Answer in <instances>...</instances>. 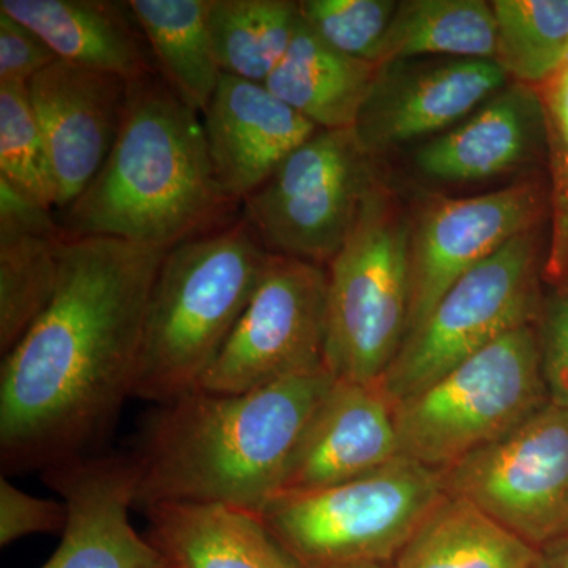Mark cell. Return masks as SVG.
<instances>
[{"label":"cell","mask_w":568,"mask_h":568,"mask_svg":"<svg viewBox=\"0 0 568 568\" xmlns=\"http://www.w3.org/2000/svg\"><path fill=\"white\" fill-rule=\"evenodd\" d=\"M549 403L540 336L525 325L395 403L399 454L435 470L496 443Z\"/></svg>","instance_id":"52a82bcc"},{"label":"cell","mask_w":568,"mask_h":568,"mask_svg":"<svg viewBox=\"0 0 568 568\" xmlns=\"http://www.w3.org/2000/svg\"><path fill=\"white\" fill-rule=\"evenodd\" d=\"M541 205L540 186L526 181L477 196L429 200L410 233L406 338L462 276L518 235L536 230Z\"/></svg>","instance_id":"7c38bea8"},{"label":"cell","mask_w":568,"mask_h":568,"mask_svg":"<svg viewBox=\"0 0 568 568\" xmlns=\"http://www.w3.org/2000/svg\"><path fill=\"white\" fill-rule=\"evenodd\" d=\"M558 74H566V77H568V59L566 65H564V69L560 70Z\"/></svg>","instance_id":"d590c367"},{"label":"cell","mask_w":568,"mask_h":568,"mask_svg":"<svg viewBox=\"0 0 568 568\" xmlns=\"http://www.w3.org/2000/svg\"><path fill=\"white\" fill-rule=\"evenodd\" d=\"M536 568H568V537L541 548Z\"/></svg>","instance_id":"836d02e7"},{"label":"cell","mask_w":568,"mask_h":568,"mask_svg":"<svg viewBox=\"0 0 568 568\" xmlns=\"http://www.w3.org/2000/svg\"><path fill=\"white\" fill-rule=\"evenodd\" d=\"M508 80L503 67L489 59H444L414 69L398 62L377 67L355 136L375 160L387 149L447 132Z\"/></svg>","instance_id":"4fadbf2b"},{"label":"cell","mask_w":568,"mask_h":568,"mask_svg":"<svg viewBox=\"0 0 568 568\" xmlns=\"http://www.w3.org/2000/svg\"><path fill=\"white\" fill-rule=\"evenodd\" d=\"M540 549L463 497L444 496L394 560L395 568H536Z\"/></svg>","instance_id":"603a6c76"},{"label":"cell","mask_w":568,"mask_h":568,"mask_svg":"<svg viewBox=\"0 0 568 568\" xmlns=\"http://www.w3.org/2000/svg\"><path fill=\"white\" fill-rule=\"evenodd\" d=\"M354 130H317L241 205L263 248L327 267L377 182Z\"/></svg>","instance_id":"ba28073f"},{"label":"cell","mask_w":568,"mask_h":568,"mask_svg":"<svg viewBox=\"0 0 568 568\" xmlns=\"http://www.w3.org/2000/svg\"><path fill=\"white\" fill-rule=\"evenodd\" d=\"M463 497L541 549L568 537V406L549 402L514 432L439 470Z\"/></svg>","instance_id":"8fae6325"},{"label":"cell","mask_w":568,"mask_h":568,"mask_svg":"<svg viewBox=\"0 0 568 568\" xmlns=\"http://www.w3.org/2000/svg\"><path fill=\"white\" fill-rule=\"evenodd\" d=\"M541 145H547V115L540 92L510 82L465 121L426 141L414 162L435 181H487L526 166Z\"/></svg>","instance_id":"ac0fdd59"},{"label":"cell","mask_w":568,"mask_h":568,"mask_svg":"<svg viewBox=\"0 0 568 568\" xmlns=\"http://www.w3.org/2000/svg\"><path fill=\"white\" fill-rule=\"evenodd\" d=\"M0 178L58 211L50 156L24 85H0Z\"/></svg>","instance_id":"83f0119b"},{"label":"cell","mask_w":568,"mask_h":568,"mask_svg":"<svg viewBox=\"0 0 568 568\" xmlns=\"http://www.w3.org/2000/svg\"><path fill=\"white\" fill-rule=\"evenodd\" d=\"M377 67L347 58L317 39L298 14L286 54L264 82L320 130H349L357 122Z\"/></svg>","instance_id":"7402d4cb"},{"label":"cell","mask_w":568,"mask_h":568,"mask_svg":"<svg viewBox=\"0 0 568 568\" xmlns=\"http://www.w3.org/2000/svg\"><path fill=\"white\" fill-rule=\"evenodd\" d=\"M130 82L58 59L28 84L58 189L70 207L102 170L118 141Z\"/></svg>","instance_id":"5bb4252c"},{"label":"cell","mask_w":568,"mask_h":568,"mask_svg":"<svg viewBox=\"0 0 568 568\" xmlns=\"http://www.w3.org/2000/svg\"><path fill=\"white\" fill-rule=\"evenodd\" d=\"M267 257L241 215L168 250L145 312L134 398L164 405L200 388Z\"/></svg>","instance_id":"277c9868"},{"label":"cell","mask_w":568,"mask_h":568,"mask_svg":"<svg viewBox=\"0 0 568 568\" xmlns=\"http://www.w3.org/2000/svg\"><path fill=\"white\" fill-rule=\"evenodd\" d=\"M156 70L186 106L203 114L222 78L211 31V0H129Z\"/></svg>","instance_id":"cb8c5ba5"},{"label":"cell","mask_w":568,"mask_h":568,"mask_svg":"<svg viewBox=\"0 0 568 568\" xmlns=\"http://www.w3.org/2000/svg\"><path fill=\"white\" fill-rule=\"evenodd\" d=\"M67 517L65 504L29 495L7 476L0 478V547L37 534L63 532Z\"/></svg>","instance_id":"4dcf8cb0"},{"label":"cell","mask_w":568,"mask_h":568,"mask_svg":"<svg viewBox=\"0 0 568 568\" xmlns=\"http://www.w3.org/2000/svg\"><path fill=\"white\" fill-rule=\"evenodd\" d=\"M144 514L148 538L171 568H298L248 511L160 504Z\"/></svg>","instance_id":"44dd1931"},{"label":"cell","mask_w":568,"mask_h":568,"mask_svg":"<svg viewBox=\"0 0 568 568\" xmlns=\"http://www.w3.org/2000/svg\"><path fill=\"white\" fill-rule=\"evenodd\" d=\"M538 336L549 402L568 406V282L549 302Z\"/></svg>","instance_id":"d6a6232c"},{"label":"cell","mask_w":568,"mask_h":568,"mask_svg":"<svg viewBox=\"0 0 568 568\" xmlns=\"http://www.w3.org/2000/svg\"><path fill=\"white\" fill-rule=\"evenodd\" d=\"M298 22V2L211 0L209 31L224 74L264 84L282 62Z\"/></svg>","instance_id":"484cf974"},{"label":"cell","mask_w":568,"mask_h":568,"mask_svg":"<svg viewBox=\"0 0 568 568\" xmlns=\"http://www.w3.org/2000/svg\"><path fill=\"white\" fill-rule=\"evenodd\" d=\"M39 33L0 11V85H24L58 61Z\"/></svg>","instance_id":"1f68e13d"},{"label":"cell","mask_w":568,"mask_h":568,"mask_svg":"<svg viewBox=\"0 0 568 568\" xmlns=\"http://www.w3.org/2000/svg\"><path fill=\"white\" fill-rule=\"evenodd\" d=\"M67 506L61 545L41 568H171L130 521L138 477L132 455H91L43 470Z\"/></svg>","instance_id":"9a60e30c"},{"label":"cell","mask_w":568,"mask_h":568,"mask_svg":"<svg viewBox=\"0 0 568 568\" xmlns=\"http://www.w3.org/2000/svg\"><path fill=\"white\" fill-rule=\"evenodd\" d=\"M444 496L439 470L398 457L335 487L282 493L257 518L298 568L394 564Z\"/></svg>","instance_id":"5b68a950"},{"label":"cell","mask_w":568,"mask_h":568,"mask_svg":"<svg viewBox=\"0 0 568 568\" xmlns=\"http://www.w3.org/2000/svg\"><path fill=\"white\" fill-rule=\"evenodd\" d=\"M413 222L379 181L327 265L325 368L338 381L381 383L405 343Z\"/></svg>","instance_id":"8992f818"},{"label":"cell","mask_w":568,"mask_h":568,"mask_svg":"<svg viewBox=\"0 0 568 568\" xmlns=\"http://www.w3.org/2000/svg\"><path fill=\"white\" fill-rule=\"evenodd\" d=\"M328 272L268 254L256 290L201 381V390L244 394L325 366Z\"/></svg>","instance_id":"30bf717a"},{"label":"cell","mask_w":568,"mask_h":568,"mask_svg":"<svg viewBox=\"0 0 568 568\" xmlns=\"http://www.w3.org/2000/svg\"><path fill=\"white\" fill-rule=\"evenodd\" d=\"M396 7L394 0H304L298 14L332 50L377 67Z\"/></svg>","instance_id":"f1b7e54d"},{"label":"cell","mask_w":568,"mask_h":568,"mask_svg":"<svg viewBox=\"0 0 568 568\" xmlns=\"http://www.w3.org/2000/svg\"><path fill=\"white\" fill-rule=\"evenodd\" d=\"M547 115V145L552 178V235L545 274L568 282V77L558 74L537 89Z\"/></svg>","instance_id":"f546056e"},{"label":"cell","mask_w":568,"mask_h":568,"mask_svg":"<svg viewBox=\"0 0 568 568\" xmlns=\"http://www.w3.org/2000/svg\"><path fill=\"white\" fill-rule=\"evenodd\" d=\"M538 313L536 230L467 272L413 332L381 381L392 402L418 394Z\"/></svg>","instance_id":"9c48e42d"},{"label":"cell","mask_w":568,"mask_h":568,"mask_svg":"<svg viewBox=\"0 0 568 568\" xmlns=\"http://www.w3.org/2000/svg\"><path fill=\"white\" fill-rule=\"evenodd\" d=\"M394 406L383 383L335 379L295 444L278 495L335 487L402 457Z\"/></svg>","instance_id":"2e32d148"},{"label":"cell","mask_w":568,"mask_h":568,"mask_svg":"<svg viewBox=\"0 0 568 568\" xmlns=\"http://www.w3.org/2000/svg\"><path fill=\"white\" fill-rule=\"evenodd\" d=\"M63 233L54 211L0 178V351L6 355L51 304Z\"/></svg>","instance_id":"ffe728a7"},{"label":"cell","mask_w":568,"mask_h":568,"mask_svg":"<svg viewBox=\"0 0 568 568\" xmlns=\"http://www.w3.org/2000/svg\"><path fill=\"white\" fill-rule=\"evenodd\" d=\"M496 62L519 84L540 89L568 59V0H495Z\"/></svg>","instance_id":"4316f807"},{"label":"cell","mask_w":568,"mask_h":568,"mask_svg":"<svg viewBox=\"0 0 568 568\" xmlns=\"http://www.w3.org/2000/svg\"><path fill=\"white\" fill-rule=\"evenodd\" d=\"M166 252L67 235L51 304L3 355V476L95 455L133 396L145 312Z\"/></svg>","instance_id":"6da1fadb"},{"label":"cell","mask_w":568,"mask_h":568,"mask_svg":"<svg viewBox=\"0 0 568 568\" xmlns=\"http://www.w3.org/2000/svg\"><path fill=\"white\" fill-rule=\"evenodd\" d=\"M0 11L39 33L62 61L129 82L159 74L130 2L0 0Z\"/></svg>","instance_id":"d6986e66"},{"label":"cell","mask_w":568,"mask_h":568,"mask_svg":"<svg viewBox=\"0 0 568 568\" xmlns=\"http://www.w3.org/2000/svg\"><path fill=\"white\" fill-rule=\"evenodd\" d=\"M70 237L171 250L241 215L216 181L201 115L160 74L130 82L118 141L91 185L55 213Z\"/></svg>","instance_id":"3957f363"},{"label":"cell","mask_w":568,"mask_h":568,"mask_svg":"<svg viewBox=\"0 0 568 568\" xmlns=\"http://www.w3.org/2000/svg\"><path fill=\"white\" fill-rule=\"evenodd\" d=\"M339 568H395L394 564H358V566H347Z\"/></svg>","instance_id":"e575fe53"},{"label":"cell","mask_w":568,"mask_h":568,"mask_svg":"<svg viewBox=\"0 0 568 568\" xmlns=\"http://www.w3.org/2000/svg\"><path fill=\"white\" fill-rule=\"evenodd\" d=\"M334 381L324 366L244 394L196 388L156 405L130 454L136 506H224L257 517Z\"/></svg>","instance_id":"7a4b0ae2"},{"label":"cell","mask_w":568,"mask_h":568,"mask_svg":"<svg viewBox=\"0 0 568 568\" xmlns=\"http://www.w3.org/2000/svg\"><path fill=\"white\" fill-rule=\"evenodd\" d=\"M201 121L216 181L237 205L320 130L267 85L224 73Z\"/></svg>","instance_id":"e0dca14e"},{"label":"cell","mask_w":568,"mask_h":568,"mask_svg":"<svg viewBox=\"0 0 568 568\" xmlns=\"http://www.w3.org/2000/svg\"><path fill=\"white\" fill-rule=\"evenodd\" d=\"M496 54L491 2L406 0L396 7L377 67L426 55L496 61Z\"/></svg>","instance_id":"d4e9b609"}]
</instances>
